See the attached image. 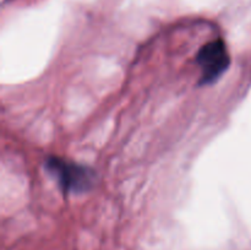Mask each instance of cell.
Wrapping results in <instances>:
<instances>
[{"label": "cell", "mask_w": 251, "mask_h": 250, "mask_svg": "<svg viewBox=\"0 0 251 250\" xmlns=\"http://www.w3.org/2000/svg\"><path fill=\"white\" fill-rule=\"evenodd\" d=\"M46 168L65 194L87 193L96 183V173L90 167L63 157L48 156Z\"/></svg>", "instance_id": "cell-1"}, {"label": "cell", "mask_w": 251, "mask_h": 250, "mask_svg": "<svg viewBox=\"0 0 251 250\" xmlns=\"http://www.w3.org/2000/svg\"><path fill=\"white\" fill-rule=\"evenodd\" d=\"M196 64L200 68V85H212L228 70L230 55L222 39L207 42L199 49Z\"/></svg>", "instance_id": "cell-2"}]
</instances>
